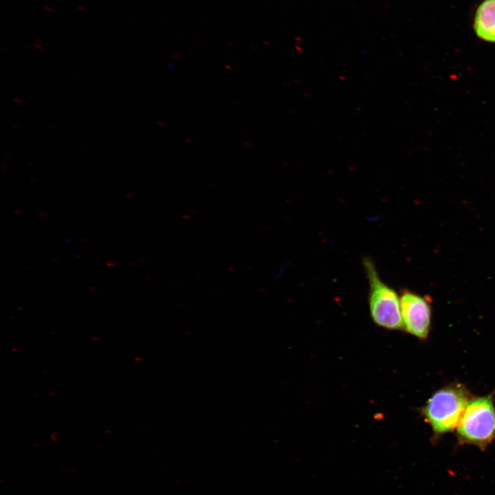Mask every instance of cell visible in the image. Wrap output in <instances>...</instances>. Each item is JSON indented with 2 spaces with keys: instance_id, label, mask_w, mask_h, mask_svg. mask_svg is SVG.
<instances>
[{
  "instance_id": "277c9868",
  "label": "cell",
  "mask_w": 495,
  "mask_h": 495,
  "mask_svg": "<svg viewBox=\"0 0 495 495\" xmlns=\"http://www.w3.org/2000/svg\"><path fill=\"white\" fill-rule=\"evenodd\" d=\"M400 305L404 329L419 339H426L431 325L429 298L405 289L400 296Z\"/></svg>"
},
{
  "instance_id": "3957f363",
  "label": "cell",
  "mask_w": 495,
  "mask_h": 495,
  "mask_svg": "<svg viewBox=\"0 0 495 495\" xmlns=\"http://www.w3.org/2000/svg\"><path fill=\"white\" fill-rule=\"evenodd\" d=\"M363 266L368 281V305L373 320L386 329L403 330L400 298L381 279L371 258H363Z\"/></svg>"
},
{
  "instance_id": "7a4b0ae2",
  "label": "cell",
  "mask_w": 495,
  "mask_h": 495,
  "mask_svg": "<svg viewBox=\"0 0 495 495\" xmlns=\"http://www.w3.org/2000/svg\"><path fill=\"white\" fill-rule=\"evenodd\" d=\"M461 445L484 450L495 440V405L492 395L471 397L456 427Z\"/></svg>"
},
{
  "instance_id": "52a82bcc",
  "label": "cell",
  "mask_w": 495,
  "mask_h": 495,
  "mask_svg": "<svg viewBox=\"0 0 495 495\" xmlns=\"http://www.w3.org/2000/svg\"><path fill=\"white\" fill-rule=\"evenodd\" d=\"M77 9H78V10L81 11V12H87V9H86L85 7L82 6H77Z\"/></svg>"
},
{
  "instance_id": "6da1fadb",
  "label": "cell",
  "mask_w": 495,
  "mask_h": 495,
  "mask_svg": "<svg viewBox=\"0 0 495 495\" xmlns=\"http://www.w3.org/2000/svg\"><path fill=\"white\" fill-rule=\"evenodd\" d=\"M471 397L465 387L453 384L437 390L422 408L434 439L456 428Z\"/></svg>"
},
{
  "instance_id": "8992f818",
  "label": "cell",
  "mask_w": 495,
  "mask_h": 495,
  "mask_svg": "<svg viewBox=\"0 0 495 495\" xmlns=\"http://www.w3.org/2000/svg\"><path fill=\"white\" fill-rule=\"evenodd\" d=\"M43 9L45 10L46 11L50 12V13H53V14L56 13V10H54L52 8H51V7H49V6H43Z\"/></svg>"
},
{
  "instance_id": "5b68a950",
  "label": "cell",
  "mask_w": 495,
  "mask_h": 495,
  "mask_svg": "<svg viewBox=\"0 0 495 495\" xmlns=\"http://www.w3.org/2000/svg\"><path fill=\"white\" fill-rule=\"evenodd\" d=\"M474 30L478 38L495 43V0H484L474 19Z\"/></svg>"
}]
</instances>
